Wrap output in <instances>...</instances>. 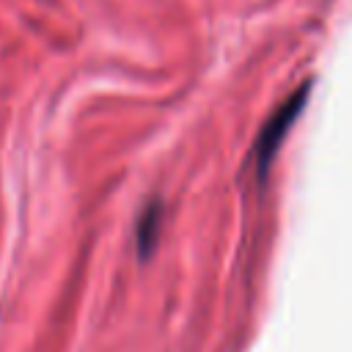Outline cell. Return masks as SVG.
<instances>
[{
    "label": "cell",
    "mask_w": 352,
    "mask_h": 352,
    "mask_svg": "<svg viewBox=\"0 0 352 352\" xmlns=\"http://www.w3.org/2000/svg\"><path fill=\"white\" fill-rule=\"evenodd\" d=\"M308 94H311V82H302V85H300L294 94H289L286 102L278 104L275 113L264 121V126H261V132H258V138H256V143H253V162H256V173H258L261 182H264L267 173H270V165H272V160H275V154H278V148H280L286 132L292 129V124H294L297 116L302 113V107H305V102H308Z\"/></svg>",
    "instance_id": "obj_1"
},
{
    "label": "cell",
    "mask_w": 352,
    "mask_h": 352,
    "mask_svg": "<svg viewBox=\"0 0 352 352\" xmlns=\"http://www.w3.org/2000/svg\"><path fill=\"white\" fill-rule=\"evenodd\" d=\"M160 234H162V204L151 201L138 220V256L140 258H148L154 253Z\"/></svg>",
    "instance_id": "obj_2"
}]
</instances>
